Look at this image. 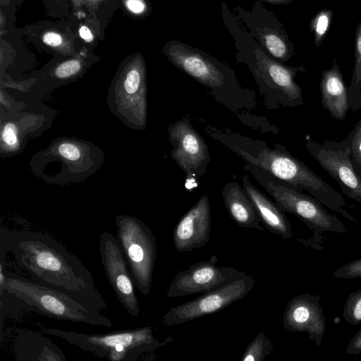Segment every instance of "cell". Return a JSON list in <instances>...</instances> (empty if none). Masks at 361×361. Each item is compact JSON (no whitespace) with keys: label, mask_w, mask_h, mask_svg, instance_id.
Masks as SVG:
<instances>
[{"label":"cell","mask_w":361,"mask_h":361,"mask_svg":"<svg viewBox=\"0 0 361 361\" xmlns=\"http://www.w3.org/2000/svg\"><path fill=\"white\" fill-rule=\"evenodd\" d=\"M7 254L34 281L66 293L86 306L100 311L107 307L91 272L51 235L32 231L1 230L0 255Z\"/></svg>","instance_id":"6da1fadb"},{"label":"cell","mask_w":361,"mask_h":361,"mask_svg":"<svg viewBox=\"0 0 361 361\" xmlns=\"http://www.w3.org/2000/svg\"><path fill=\"white\" fill-rule=\"evenodd\" d=\"M221 16L234 40L237 61L245 63L259 85L269 88L281 105L301 106L302 90L294 80L298 69L287 67L269 56L224 2Z\"/></svg>","instance_id":"7a4b0ae2"},{"label":"cell","mask_w":361,"mask_h":361,"mask_svg":"<svg viewBox=\"0 0 361 361\" xmlns=\"http://www.w3.org/2000/svg\"><path fill=\"white\" fill-rule=\"evenodd\" d=\"M212 135L240 156L247 165L262 169L288 186L322 197L329 184L281 145L271 148L264 142L238 134L213 132Z\"/></svg>","instance_id":"3957f363"},{"label":"cell","mask_w":361,"mask_h":361,"mask_svg":"<svg viewBox=\"0 0 361 361\" xmlns=\"http://www.w3.org/2000/svg\"><path fill=\"white\" fill-rule=\"evenodd\" d=\"M104 161L103 150L92 142L63 136L34 154L29 166L32 173L46 183L66 185L88 179Z\"/></svg>","instance_id":"277c9868"},{"label":"cell","mask_w":361,"mask_h":361,"mask_svg":"<svg viewBox=\"0 0 361 361\" xmlns=\"http://www.w3.org/2000/svg\"><path fill=\"white\" fill-rule=\"evenodd\" d=\"M5 274L4 284L0 288V293L5 290L41 314L90 325L114 326V322L102 314L100 310L86 306L66 293L11 274L6 270V267Z\"/></svg>","instance_id":"5b68a950"},{"label":"cell","mask_w":361,"mask_h":361,"mask_svg":"<svg viewBox=\"0 0 361 361\" xmlns=\"http://www.w3.org/2000/svg\"><path fill=\"white\" fill-rule=\"evenodd\" d=\"M110 111L126 126L142 130L147 127V67L140 52L128 56L118 65L107 91Z\"/></svg>","instance_id":"8992f818"},{"label":"cell","mask_w":361,"mask_h":361,"mask_svg":"<svg viewBox=\"0 0 361 361\" xmlns=\"http://www.w3.org/2000/svg\"><path fill=\"white\" fill-rule=\"evenodd\" d=\"M42 331L92 353L98 357L112 361H135L142 354L153 352L167 342L157 339L150 326L99 334L54 328H43Z\"/></svg>","instance_id":"52a82bcc"},{"label":"cell","mask_w":361,"mask_h":361,"mask_svg":"<svg viewBox=\"0 0 361 361\" xmlns=\"http://www.w3.org/2000/svg\"><path fill=\"white\" fill-rule=\"evenodd\" d=\"M245 169L251 173L284 212L298 216L315 236L324 232L342 234L348 232L345 224L336 216L329 213L314 196L288 186L257 167L247 164Z\"/></svg>","instance_id":"ba28073f"},{"label":"cell","mask_w":361,"mask_h":361,"mask_svg":"<svg viewBox=\"0 0 361 361\" xmlns=\"http://www.w3.org/2000/svg\"><path fill=\"white\" fill-rule=\"evenodd\" d=\"M115 223L116 238L133 283L142 295H147L152 287L157 257L155 237L149 227L136 216L117 215Z\"/></svg>","instance_id":"9c48e42d"},{"label":"cell","mask_w":361,"mask_h":361,"mask_svg":"<svg viewBox=\"0 0 361 361\" xmlns=\"http://www.w3.org/2000/svg\"><path fill=\"white\" fill-rule=\"evenodd\" d=\"M56 111L43 104H32L24 109L0 114V155L2 159L20 154L27 142L51 126Z\"/></svg>","instance_id":"30bf717a"},{"label":"cell","mask_w":361,"mask_h":361,"mask_svg":"<svg viewBox=\"0 0 361 361\" xmlns=\"http://www.w3.org/2000/svg\"><path fill=\"white\" fill-rule=\"evenodd\" d=\"M162 52L177 68L208 88L222 89L236 82L235 73L230 67L177 39L166 43Z\"/></svg>","instance_id":"8fae6325"},{"label":"cell","mask_w":361,"mask_h":361,"mask_svg":"<svg viewBox=\"0 0 361 361\" xmlns=\"http://www.w3.org/2000/svg\"><path fill=\"white\" fill-rule=\"evenodd\" d=\"M254 285V279L245 274L218 288L171 308L164 315L162 322L170 327L218 312L247 295Z\"/></svg>","instance_id":"7c38bea8"},{"label":"cell","mask_w":361,"mask_h":361,"mask_svg":"<svg viewBox=\"0 0 361 361\" xmlns=\"http://www.w3.org/2000/svg\"><path fill=\"white\" fill-rule=\"evenodd\" d=\"M305 147L314 160L338 183L343 194L361 204V178L351 164L346 139L341 142L325 140L321 144L307 137Z\"/></svg>","instance_id":"4fadbf2b"},{"label":"cell","mask_w":361,"mask_h":361,"mask_svg":"<svg viewBox=\"0 0 361 361\" xmlns=\"http://www.w3.org/2000/svg\"><path fill=\"white\" fill-rule=\"evenodd\" d=\"M172 146L171 158L188 178L204 175L211 157L204 138L193 128L190 119L183 117L168 127Z\"/></svg>","instance_id":"5bb4252c"},{"label":"cell","mask_w":361,"mask_h":361,"mask_svg":"<svg viewBox=\"0 0 361 361\" xmlns=\"http://www.w3.org/2000/svg\"><path fill=\"white\" fill-rule=\"evenodd\" d=\"M99 250L106 278L118 300L128 313L139 315L140 309L135 283L118 238L104 231L99 240Z\"/></svg>","instance_id":"9a60e30c"},{"label":"cell","mask_w":361,"mask_h":361,"mask_svg":"<svg viewBox=\"0 0 361 361\" xmlns=\"http://www.w3.org/2000/svg\"><path fill=\"white\" fill-rule=\"evenodd\" d=\"M218 258L196 262L188 269L180 271L171 281L167 298H176L214 290L244 275L245 273L231 267L216 265Z\"/></svg>","instance_id":"2e32d148"},{"label":"cell","mask_w":361,"mask_h":361,"mask_svg":"<svg viewBox=\"0 0 361 361\" xmlns=\"http://www.w3.org/2000/svg\"><path fill=\"white\" fill-rule=\"evenodd\" d=\"M236 9L235 16L269 56L282 62L289 58L290 50L279 22L262 1L257 0L250 11L240 6Z\"/></svg>","instance_id":"e0dca14e"},{"label":"cell","mask_w":361,"mask_h":361,"mask_svg":"<svg viewBox=\"0 0 361 361\" xmlns=\"http://www.w3.org/2000/svg\"><path fill=\"white\" fill-rule=\"evenodd\" d=\"M99 59L92 48L85 46L72 56L56 59L35 77L33 91L44 94L54 88L75 82Z\"/></svg>","instance_id":"ac0fdd59"},{"label":"cell","mask_w":361,"mask_h":361,"mask_svg":"<svg viewBox=\"0 0 361 361\" xmlns=\"http://www.w3.org/2000/svg\"><path fill=\"white\" fill-rule=\"evenodd\" d=\"M283 326L291 332L307 333L309 339L319 346L326 327L319 295L305 293L293 297L286 307Z\"/></svg>","instance_id":"d6986e66"},{"label":"cell","mask_w":361,"mask_h":361,"mask_svg":"<svg viewBox=\"0 0 361 361\" xmlns=\"http://www.w3.org/2000/svg\"><path fill=\"white\" fill-rule=\"evenodd\" d=\"M211 228L209 201L207 195H203L175 226L173 242L176 250L190 252L204 246L209 241Z\"/></svg>","instance_id":"ffe728a7"},{"label":"cell","mask_w":361,"mask_h":361,"mask_svg":"<svg viewBox=\"0 0 361 361\" xmlns=\"http://www.w3.org/2000/svg\"><path fill=\"white\" fill-rule=\"evenodd\" d=\"M25 34L37 45L61 59L76 54L82 47L70 25L66 21L61 23H41L29 26Z\"/></svg>","instance_id":"44dd1931"},{"label":"cell","mask_w":361,"mask_h":361,"mask_svg":"<svg viewBox=\"0 0 361 361\" xmlns=\"http://www.w3.org/2000/svg\"><path fill=\"white\" fill-rule=\"evenodd\" d=\"M243 188L250 197L260 222L271 233L284 238L290 239L293 232L284 212L267 196L257 189L247 175L242 178Z\"/></svg>","instance_id":"7402d4cb"},{"label":"cell","mask_w":361,"mask_h":361,"mask_svg":"<svg viewBox=\"0 0 361 361\" xmlns=\"http://www.w3.org/2000/svg\"><path fill=\"white\" fill-rule=\"evenodd\" d=\"M222 197L229 216L237 225L263 231L257 213L243 187L228 182L223 188Z\"/></svg>","instance_id":"603a6c76"},{"label":"cell","mask_w":361,"mask_h":361,"mask_svg":"<svg viewBox=\"0 0 361 361\" xmlns=\"http://www.w3.org/2000/svg\"><path fill=\"white\" fill-rule=\"evenodd\" d=\"M321 102L333 118L342 121L350 110L348 88L336 68L323 75L320 82Z\"/></svg>","instance_id":"cb8c5ba5"},{"label":"cell","mask_w":361,"mask_h":361,"mask_svg":"<svg viewBox=\"0 0 361 361\" xmlns=\"http://www.w3.org/2000/svg\"><path fill=\"white\" fill-rule=\"evenodd\" d=\"M274 345L265 334L260 331L247 345L240 360L242 361H264L273 350Z\"/></svg>","instance_id":"d4e9b609"},{"label":"cell","mask_w":361,"mask_h":361,"mask_svg":"<svg viewBox=\"0 0 361 361\" xmlns=\"http://www.w3.org/2000/svg\"><path fill=\"white\" fill-rule=\"evenodd\" d=\"M345 139L351 164L361 178V119L357 122Z\"/></svg>","instance_id":"484cf974"},{"label":"cell","mask_w":361,"mask_h":361,"mask_svg":"<svg viewBox=\"0 0 361 361\" xmlns=\"http://www.w3.org/2000/svg\"><path fill=\"white\" fill-rule=\"evenodd\" d=\"M343 310V318L348 323L354 326L361 323V288L349 293Z\"/></svg>","instance_id":"4316f807"},{"label":"cell","mask_w":361,"mask_h":361,"mask_svg":"<svg viewBox=\"0 0 361 361\" xmlns=\"http://www.w3.org/2000/svg\"><path fill=\"white\" fill-rule=\"evenodd\" d=\"M49 16L66 21L71 11V0H42Z\"/></svg>","instance_id":"83f0119b"},{"label":"cell","mask_w":361,"mask_h":361,"mask_svg":"<svg viewBox=\"0 0 361 361\" xmlns=\"http://www.w3.org/2000/svg\"><path fill=\"white\" fill-rule=\"evenodd\" d=\"M333 275L338 279H361V258L343 264Z\"/></svg>","instance_id":"f1b7e54d"},{"label":"cell","mask_w":361,"mask_h":361,"mask_svg":"<svg viewBox=\"0 0 361 361\" xmlns=\"http://www.w3.org/2000/svg\"><path fill=\"white\" fill-rule=\"evenodd\" d=\"M121 5L133 17H146L151 12L147 0H121Z\"/></svg>","instance_id":"f546056e"},{"label":"cell","mask_w":361,"mask_h":361,"mask_svg":"<svg viewBox=\"0 0 361 361\" xmlns=\"http://www.w3.org/2000/svg\"><path fill=\"white\" fill-rule=\"evenodd\" d=\"M0 95L1 114H9L21 111L28 106V104L20 101L15 102L14 99L4 90L3 86H1Z\"/></svg>","instance_id":"4dcf8cb0"},{"label":"cell","mask_w":361,"mask_h":361,"mask_svg":"<svg viewBox=\"0 0 361 361\" xmlns=\"http://www.w3.org/2000/svg\"><path fill=\"white\" fill-rule=\"evenodd\" d=\"M345 352L350 355H358L361 353V329L351 338Z\"/></svg>","instance_id":"1f68e13d"},{"label":"cell","mask_w":361,"mask_h":361,"mask_svg":"<svg viewBox=\"0 0 361 361\" xmlns=\"http://www.w3.org/2000/svg\"><path fill=\"white\" fill-rule=\"evenodd\" d=\"M328 23L329 20L326 16L323 15L319 18L316 29L317 32L319 35H322L326 32L328 27Z\"/></svg>","instance_id":"d6a6232c"},{"label":"cell","mask_w":361,"mask_h":361,"mask_svg":"<svg viewBox=\"0 0 361 361\" xmlns=\"http://www.w3.org/2000/svg\"><path fill=\"white\" fill-rule=\"evenodd\" d=\"M262 2L269 3L271 4H279L286 2V0H257Z\"/></svg>","instance_id":"836d02e7"},{"label":"cell","mask_w":361,"mask_h":361,"mask_svg":"<svg viewBox=\"0 0 361 361\" xmlns=\"http://www.w3.org/2000/svg\"><path fill=\"white\" fill-rule=\"evenodd\" d=\"M357 49L360 54L361 55V37L359 38L357 42Z\"/></svg>","instance_id":"e575fe53"}]
</instances>
